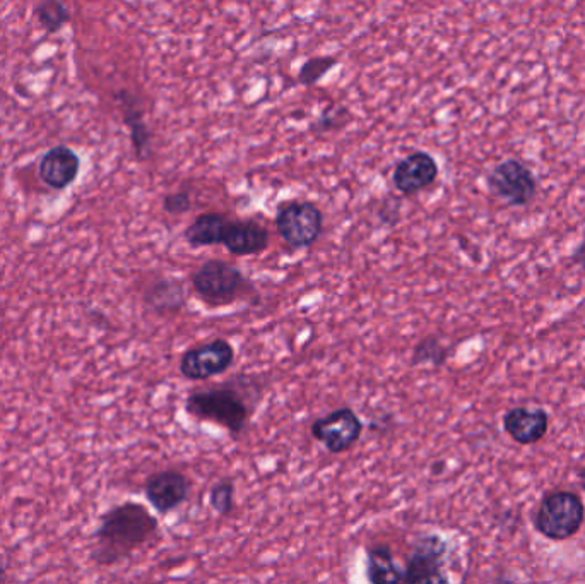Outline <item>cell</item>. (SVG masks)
Segmentation results:
<instances>
[{"label":"cell","mask_w":585,"mask_h":584,"mask_svg":"<svg viewBox=\"0 0 585 584\" xmlns=\"http://www.w3.org/2000/svg\"><path fill=\"white\" fill-rule=\"evenodd\" d=\"M237 350L225 338L190 346L180 357V374L192 382H206L223 376L235 364Z\"/></svg>","instance_id":"cell-7"},{"label":"cell","mask_w":585,"mask_h":584,"mask_svg":"<svg viewBox=\"0 0 585 584\" xmlns=\"http://www.w3.org/2000/svg\"><path fill=\"white\" fill-rule=\"evenodd\" d=\"M486 185L491 194L512 208H522L532 203L538 194V180L531 168L519 160H505L493 168Z\"/></svg>","instance_id":"cell-8"},{"label":"cell","mask_w":585,"mask_h":584,"mask_svg":"<svg viewBox=\"0 0 585 584\" xmlns=\"http://www.w3.org/2000/svg\"><path fill=\"white\" fill-rule=\"evenodd\" d=\"M438 179V165L432 155L425 151H416L402 158L394 168L392 182L397 191L404 196H413L425 191Z\"/></svg>","instance_id":"cell-11"},{"label":"cell","mask_w":585,"mask_h":584,"mask_svg":"<svg viewBox=\"0 0 585 584\" xmlns=\"http://www.w3.org/2000/svg\"><path fill=\"white\" fill-rule=\"evenodd\" d=\"M79 167H81V161L72 149L57 146L43 156L40 163V179L48 187L62 191L76 180Z\"/></svg>","instance_id":"cell-15"},{"label":"cell","mask_w":585,"mask_h":584,"mask_svg":"<svg viewBox=\"0 0 585 584\" xmlns=\"http://www.w3.org/2000/svg\"><path fill=\"white\" fill-rule=\"evenodd\" d=\"M192 208V199H190L187 192H175V194H168L163 201V209L168 215L178 216L184 215Z\"/></svg>","instance_id":"cell-23"},{"label":"cell","mask_w":585,"mask_h":584,"mask_svg":"<svg viewBox=\"0 0 585 584\" xmlns=\"http://www.w3.org/2000/svg\"><path fill=\"white\" fill-rule=\"evenodd\" d=\"M160 535V521L139 502H124L103 513L95 533L93 561L110 567L129 559Z\"/></svg>","instance_id":"cell-2"},{"label":"cell","mask_w":585,"mask_h":584,"mask_svg":"<svg viewBox=\"0 0 585 584\" xmlns=\"http://www.w3.org/2000/svg\"><path fill=\"white\" fill-rule=\"evenodd\" d=\"M365 573L373 584L402 583V566L396 562V555L385 543H375L365 554Z\"/></svg>","instance_id":"cell-16"},{"label":"cell","mask_w":585,"mask_h":584,"mask_svg":"<svg viewBox=\"0 0 585 584\" xmlns=\"http://www.w3.org/2000/svg\"><path fill=\"white\" fill-rule=\"evenodd\" d=\"M221 245L233 256H259L269 247V232L254 220H228Z\"/></svg>","instance_id":"cell-13"},{"label":"cell","mask_w":585,"mask_h":584,"mask_svg":"<svg viewBox=\"0 0 585 584\" xmlns=\"http://www.w3.org/2000/svg\"><path fill=\"white\" fill-rule=\"evenodd\" d=\"M550 429V415L543 408L515 406L503 415L505 434L519 446H532L543 441Z\"/></svg>","instance_id":"cell-12"},{"label":"cell","mask_w":585,"mask_h":584,"mask_svg":"<svg viewBox=\"0 0 585 584\" xmlns=\"http://www.w3.org/2000/svg\"><path fill=\"white\" fill-rule=\"evenodd\" d=\"M363 430V420L349 406H341L324 417L317 418L310 427L315 441L320 442L332 454L351 451L360 442Z\"/></svg>","instance_id":"cell-9"},{"label":"cell","mask_w":585,"mask_h":584,"mask_svg":"<svg viewBox=\"0 0 585 584\" xmlns=\"http://www.w3.org/2000/svg\"><path fill=\"white\" fill-rule=\"evenodd\" d=\"M120 100L124 102L125 122L129 124L132 143H134L137 155L141 156L148 149V129H146L144 122H142L141 112L132 107V102H130L129 98H120Z\"/></svg>","instance_id":"cell-21"},{"label":"cell","mask_w":585,"mask_h":584,"mask_svg":"<svg viewBox=\"0 0 585 584\" xmlns=\"http://www.w3.org/2000/svg\"><path fill=\"white\" fill-rule=\"evenodd\" d=\"M237 485L233 478H221L209 490V506L219 516H230L235 511Z\"/></svg>","instance_id":"cell-19"},{"label":"cell","mask_w":585,"mask_h":584,"mask_svg":"<svg viewBox=\"0 0 585 584\" xmlns=\"http://www.w3.org/2000/svg\"><path fill=\"white\" fill-rule=\"evenodd\" d=\"M449 547L438 533H423L414 540L402 566V583H447L444 574Z\"/></svg>","instance_id":"cell-6"},{"label":"cell","mask_w":585,"mask_h":584,"mask_svg":"<svg viewBox=\"0 0 585 584\" xmlns=\"http://www.w3.org/2000/svg\"><path fill=\"white\" fill-rule=\"evenodd\" d=\"M574 263L579 264L580 268L585 269V240H582V244L575 249L574 252Z\"/></svg>","instance_id":"cell-24"},{"label":"cell","mask_w":585,"mask_h":584,"mask_svg":"<svg viewBox=\"0 0 585 584\" xmlns=\"http://www.w3.org/2000/svg\"><path fill=\"white\" fill-rule=\"evenodd\" d=\"M450 350L440 341L437 336H425L421 338L413 353H411V365L421 367V365H432V367H442L449 360Z\"/></svg>","instance_id":"cell-18"},{"label":"cell","mask_w":585,"mask_h":584,"mask_svg":"<svg viewBox=\"0 0 585 584\" xmlns=\"http://www.w3.org/2000/svg\"><path fill=\"white\" fill-rule=\"evenodd\" d=\"M276 228L291 249L302 251L320 239L324 232V213L310 201H290L279 206Z\"/></svg>","instance_id":"cell-5"},{"label":"cell","mask_w":585,"mask_h":584,"mask_svg":"<svg viewBox=\"0 0 585 584\" xmlns=\"http://www.w3.org/2000/svg\"><path fill=\"white\" fill-rule=\"evenodd\" d=\"M228 218L221 213H202L185 228L184 239L190 247H213L223 244Z\"/></svg>","instance_id":"cell-17"},{"label":"cell","mask_w":585,"mask_h":584,"mask_svg":"<svg viewBox=\"0 0 585 584\" xmlns=\"http://www.w3.org/2000/svg\"><path fill=\"white\" fill-rule=\"evenodd\" d=\"M36 16L45 30L50 33L59 31L69 21V11L60 0H40Z\"/></svg>","instance_id":"cell-20"},{"label":"cell","mask_w":585,"mask_h":584,"mask_svg":"<svg viewBox=\"0 0 585 584\" xmlns=\"http://www.w3.org/2000/svg\"><path fill=\"white\" fill-rule=\"evenodd\" d=\"M336 64L337 60L332 59V57H317V59L308 60L307 64L302 67V71H300V81L303 84L317 83Z\"/></svg>","instance_id":"cell-22"},{"label":"cell","mask_w":585,"mask_h":584,"mask_svg":"<svg viewBox=\"0 0 585 584\" xmlns=\"http://www.w3.org/2000/svg\"><path fill=\"white\" fill-rule=\"evenodd\" d=\"M190 285L204 304L218 309L235 304L242 298L259 297L254 283L235 264L223 259H209L192 271Z\"/></svg>","instance_id":"cell-3"},{"label":"cell","mask_w":585,"mask_h":584,"mask_svg":"<svg viewBox=\"0 0 585 584\" xmlns=\"http://www.w3.org/2000/svg\"><path fill=\"white\" fill-rule=\"evenodd\" d=\"M144 304L160 316H175L187 304L184 281L173 276H158L144 290Z\"/></svg>","instance_id":"cell-14"},{"label":"cell","mask_w":585,"mask_h":584,"mask_svg":"<svg viewBox=\"0 0 585 584\" xmlns=\"http://www.w3.org/2000/svg\"><path fill=\"white\" fill-rule=\"evenodd\" d=\"M2 581H6V567H4V564L0 561V583H2Z\"/></svg>","instance_id":"cell-25"},{"label":"cell","mask_w":585,"mask_h":584,"mask_svg":"<svg viewBox=\"0 0 585 584\" xmlns=\"http://www.w3.org/2000/svg\"><path fill=\"white\" fill-rule=\"evenodd\" d=\"M264 398V384L247 374L231 376L228 381L192 389L185 398V412L197 422H209L242 436L250 418Z\"/></svg>","instance_id":"cell-1"},{"label":"cell","mask_w":585,"mask_h":584,"mask_svg":"<svg viewBox=\"0 0 585 584\" xmlns=\"http://www.w3.org/2000/svg\"><path fill=\"white\" fill-rule=\"evenodd\" d=\"M192 482L184 471L175 468L154 471L144 482V495L149 504L160 516L177 511L189 501Z\"/></svg>","instance_id":"cell-10"},{"label":"cell","mask_w":585,"mask_h":584,"mask_svg":"<svg viewBox=\"0 0 585 584\" xmlns=\"http://www.w3.org/2000/svg\"><path fill=\"white\" fill-rule=\"evenodd\" d=\"M532 521L539 535L551 542H565L584 525V502L570 490H553L541 499Z\"/></svg>","instance_id":"cell-4"}]
</instances>
